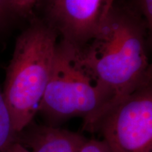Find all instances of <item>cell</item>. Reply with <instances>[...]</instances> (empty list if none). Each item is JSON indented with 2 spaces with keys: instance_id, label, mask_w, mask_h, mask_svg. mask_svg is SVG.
I'll list each match as a JSON object with an SVG mask.
<instances>
[{
  "instance_id": "4fadbf2b",
  "label": "cell",
  "mask_w": 152,
  "mask_h": 152,
  "mask_svg": "<svg viewBox=\"0 0 152 152\" xmlns=\"http://www.w3.org/2000/svg\"><path fill=\"white\" fill-rule=\"evenodd\" d=\"M114 2H115V0H104V9H105V15L108 12L109 9L111 8V7L113 4ZM104 15V16H105Z\"/></svg>"
},
{
  "instance_id": "5b68a950",
  "label": "cell",
  "mask_w": 152,
  "mask_h": 152,
  "mask_svg": "<svg viewBox=\"0 0 152 152\" xmlns=\"http://www.w3.org/2000/svg\"><path fill=\"white\" fill-rule=\"evenodd\" d=\"M49 26L81 48L92 39L105 15L104 0H45Z\"/></svg>"
},
{
  "instance_id": "9c48e42d",
  "label": "cell",
  "mask_w": 152,
  "mask_h": 152,
  "mask_svg": "<svg viewBox=\"0 0 152 152\" xmlns=\"http://www.w3.org/2000/svg\"><path fill=\"white\" fill-rule=\"evenodd\" d=\"M39 0H9V7L12 16L28 17L33 14Z\"/></svg>"
},
{
  "instance_id": "52a82bcc",
  "label": "cell",
  "mask_w": 152,
  "mask_h": 152,
  "mask_svg": "<svg viewBox=\"0 0 152 152\" xmlns=\"http://www.w3.org/2000/svg\"><path fill=\"white\" fill-rule=\"evenodd\" d=\"M16 134L2 90L0 88V152L4 151L16 140Z\"/></svg>"
},
{
  "instance_id": "7c38bea8",
  "label": "cell",
  "mask_w": 152,
  "mask_h": 152,
  "mask_svg": "<svg viewBox=\"0 0 152 152\" xmlns=\"http://www.w3.org/2000/svg\"><path fill=\"white\" fill-rule=\"evenodd\" d=\"M4 152H31L27 147L15 140Z\"/></svg>"
},
{
  "instance_id": "ba28073f",
  "label": "cell",
  "mask_w": 152,
  "mask_h": 152,
  "mask_svg": "<svg viewBox=\"0 0 152 152\" xmlns=\"http://www.w3.org/2000/svg\"><path fill=\"white\" fill-rule=\"evenodd\" d=\"M143 18L147 30L152 29V0H132L128 4Z\"/></svg>"
},
{
  "instance_id": "8fae6325",
  "label": "cell",
  "mask_w": 152,
  "mask_h": 152,
  "mask_svg": "<svg viewBox=\"0 0 152 152\" xmlns=\"http://www.w3.org/2000/svg\"><path fill=\"white\" fill-rule=\"evenodd\" d=\"M11 16L9 0H0V27Z\"/></svg>"
},
{
  "instance_id": "7a4b0ae2",
  "label": "cell",
  "mask_w": 152,
  "mask_h": 152,
  "mask_svg": "<svg viewBox=\"0 0 152 152\" xmlns=\"http://www.w3.org/2000/svg\"><path fill=\"white\" fill-rule=\"evenodd\" d=\"M57 36L48 24L37 21L17 38L2 90L16 134L38 112L52 73Z\"/></svg>"
},
{
  "instance_id": "277c9868",
  "label": "cell",
  "mask_w": 152,
  "mask_h": 152,
  "mask_svg": "<svg viewBox=\"0 0 152 152\" xmlns=\"http://www.w3.org/2000/svg\"><path fill=\"white\" fill-rule=\"evenodd\" d=\"M84 130L100 132L110 152H152L151 82L106 108Z\"/></svg>"
},
{
  "instance_id": "3957f363",
  "label": "cell",
  "mask_w": 152,
  "mask_h": 152,
  "mask_svg": "<svg viewBox=\"0 0 152 152\" xmlns=\"http://www.w3.org/2000/svg\"><path fill=\"white\" fill-rule=\"evenodd\" d=\"M111 101L83 67L77 47L61 40L57 43L48 84L38 108L54 124L73 117L84 118V124L94 118Z\"/></svg>"
},
{
  "instance_id": "8992f818",
  "label": "cell",
  "mask_w": 152,
  "mask_h": 152,
  "mask_svg": "<svg viewBox=\"0 0 152 152\" xmlns=\"http://www.w3.org/2000/svg\"><path fill=\"white\" fill-rule=\"evenodd\" d=\"M86 139L66 130L33 124L16 134V141L31 152H79Z\"/></svg>"
},
{
  "instance_id": "6da1fadb",
  "label": "cell",
  "mask_w": 152,
  "mask_h": 152,
  "mask_svg": "<svg viewBox=\"0 0 152 152\" xmlns=\"http://www.w3.org/2000/svg\"><path fill=\"white\" fill-rule=\"evenodd\" d=\"M147 30L143 18L130 5L114 2L92 39L77 47L81 65L111 96L102 111L151 82Z\"/></svg>"
},
{
  "instance_id": "30bf717a",
  "label": "cell",
  "mask_w": 152,
  "mask_h": 152,
  "mask_svg": "<svg viewBox=\"0 0 152 152\" xmlns=\"http://www.w3.org/2000/svg\"><path fill=\"white\" fill-rule=\"evenodd\" d=\"M79 152H110L103 140H86L83 144Z\"/></svg>"
}]
</instances>
